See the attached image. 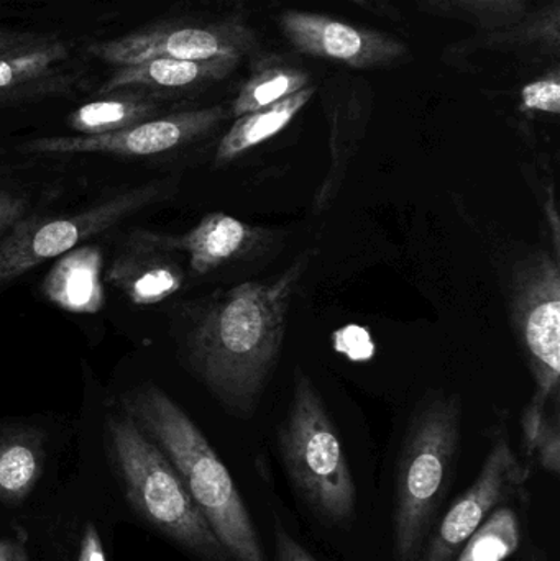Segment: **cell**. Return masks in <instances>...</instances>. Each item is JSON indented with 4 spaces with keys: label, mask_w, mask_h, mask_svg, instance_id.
I'll use <instances>...</instances> for the list:
<instances>
[{
    "label": "cell",
    "mask_w": 560,
    "mask_h": 561,
    "mask_svg": "<svg viewBox=\"0 0 560 561\" xmlns=\"http://www.w3.org/2000/svg\"><path fill=\"white\" fill-rule=\"evenodd\" d=\"M312 253H301L273 278L230 287L209 304L191 330L190 353L197 375L237 417H250L259 408Z\"/></svg>",
    "instance_id": "cell-1"
},
{
    "label": "cell",
    "mask_w": 560,
    "mask_h": 561,
    "mask_svg": "<svg viewBox=\"0 0 560 561\" xmlns=\"http://www.w3.org/2000/svg\"><path fill=\"white\" fill-rule=\"evenodd\" d=\"M132 421L167 455L232 561H266L259 530L227 470L193 419L157 386L124 399Z\"/></svg>",
    "instance_id": "cell-2"
},
{
    "label": "cell",
    "mask_w": 560,
    "mask_h": 561,
    "mask_svg": "<svg viewBox=\"0 0 560 561\" xmlns=\"http://www.w3.org/2000/svg\"><path fill=\"white\" fill-rule=\"evenodd\" d=\"M462 401L437 394L421 402L401 442L395 477L393 552L416 561L441 517L457 477Z\"/></svg>",
    "instance_id": "cell-3"
},
{
    "label": "cell",
    "mask_w": 560,
    "mask_h": 561,
    "mask_svg": "<svg viewBox=\"0 0 560 561\" xmlns=\"http://www.w3.org/2000/svg\"><path fill=\"white\" fill-rule=\"evenodd\" d=\"M278 451L296 496L325 526H345L357 514V486L322 396L296 368L292 404L278 428Z\"/></svg>",
    "instance_id": "cell-4"
},
{
    "label": "cell",
    "mask_w": 560,
    "mask_h": 561,
    "mask_svg": "<svg viewBox=\"0 0 560 561\" xmlns=\"http://www.w3.org/2000/svg\"><path fill=\"white\" fill-rule=\"evenodd\" d=\"M108 434L132 507L196 559L232 561L158 445L130 417H112Z\"/></svg>",
    "instance_id": "cell-5"
},
{
    "label": "cell",
    "mask_w": 560,
    "mask_h": 561,
    "mask_svg": "<svg viewBox=\"0 0 560 561\" xmlns=\"http://www.w3.org/2000/svg\"><path fill=\"white\" fill-rule=\"evenodd\" d=\"M510 312L536 386L522 419L523 447L533 458L546 425L559 419L560 268L552 253L535 252L516 266Z\"/></svg>",
    "instance_id": "cell-6"
},
{
    "label": "cell",
    "mask_w": 560,
    "mask_h": 561,
    "mask_svg": "<svg viewBox=\"0 0 560 561\" xmlns=\"http://www.w3.org/2000/svg\"><path fill=\"white\" fill-rule=\"evenodd\" d=\"M161 184H147L117 194L82 213L52 219H22L0 239V283L25 275L48 260L65 253L122 220L151 206L163 194Z\"/></svg>",
    "instance_id": "cell-7"
},
{
    "label": "cell",
    "mask_w": 560,
    "mask_h": 561,
    "mask_svg": "<svg viewBox=\"0 0 560 561\" xmlns=\"http://www.w3.org/2000/svg\"><path fill=\"white\" fill-rule=\"evenodd\" d=\"M529 468L506 434H496L472 486L439 517L416 561H454L469 537L496 506L528 497Z\"/></svg>",
    "instance_id": "cell-8"
},
{
    "label": "cell",
    "mask_w": 560,
    "mask_h": 561,
    "mask_svg": "<svg viewBox=\"0 0 560 561\" xmlns=\"http://www.w3.org/2000/svg\"><path fill=\"white\" fill-rule=\"evenodd\" d=\"M259 36L240 20L203 25H158L121 38L92 43L89 53L107 65L128 66L153 58L207 59L243 56L259 49Z\"/></svg>",
    "instance_id": "cell-9"
},
{
    "label": "cell",
    "mask_w": 560,
    "mask_h": 561,
    "mask_svg": "<svg viewBox=\"0 0 560 561\" xmlns=\"http://www.w3.org/2000/svg\"><path fill=\"white\" fill-rule=\"evenodd\" d=\"M226 117V108L214 105L150 118L112 134L36 138L25 145V151L38 154L104 153L118 157H153L204 137Z\"/></svg>",
    "instance_id": "cell-10"
},
{
    "label": "cell",
    "mask_w": 560,
    "mask_h": 561,
    "mask_svg": "<svg viewBox=\"0 0 560 561\" xmlns=\"http://www.w3.org/2000/svg\"><path fill=\"white\" fill-rule=\"evenodd\" d=\"M279 28L296 51L351 68L390 65L408 51L397 36L322 13L286 10L279 15Z\"/></svg>",
    "instance_id": "cell-11"
},
{
    "label": "cell",
    "mask_w": 560,
    "mask_h": 561,
    "mask_svg": "<svg viewBox=\"0 0 560 561\" xmlns=\"http://www.w3.org/2000/svg\"><path fill=\"white\" fill-rule=\"evenodd\" d=\"M273 233L250 226L224 213L207 214L196 227L180 237L141 233L138 243L150 250H178L187 253L196 275H207L227 263L247 259L259 252Z\"/></svg>",
    "instance_id": "cell-12"
},
{
    "label": "cell",
    "mask_w": 560,
    "mask_h": 561,
    "mask_svg": "<svg viewBox=\"0 0 560 561\" xmlns=\"http://www.w3.org/2000/svg\"><path fill=\"white\" fill-rule=\"evenodd\" d=\"M240 58L207 59V61H186V59L153 58L137 65L118 66L117 71L104 82L101 94H114L125 89H183L201 88L210 82L222 81L232 75Z\"/></svg>",
    "instance_id": "cell-13"
},
{
    "label": "cell",
    "mask_w": 560,
    "mask_h": 561,
    "mask_svg": "<svg viewBox=\"0 0 560 561\" xmlns=\"http://www.w3.org/2000/svg\"><path fill=\"white\" fill-rule=\"evenodd\" d=\"M104 256L99 247H76L59 256L43 279L42 290L49 302L71 313H98L104 309L102 283Z\"/></svg>",
    "instance_id": "cell-14"
},
{
    "label": "cell",
    "mask_w": 560,
    "mask_h": 561,
    "mask_svg": "<svg viewBox=\"0 0 560 561\" xmlns=\"http://www.w3.org/2000/svg\"><path fill=\"white\" fill-rule=\"evenodd\" d=\"M329 115H331L329 117L331 121V168L316 194V213L328 210L341 191L348 163L357 150L358 141L364 137L365 125L370 115V102L365 101V98H362V92H358L357 95H352L345 102L335 101L329 108Z\"/></svg>",
    "instance_id": "cell-15"
},
{
    "label": "cell",
    "mask_w": 560,
    "mask_h": 561,
    "mask_svg": "<svg viewBox=\"0 0 560 561\" xmlns=\"http://www.w3.org/2000/svg\"><path fill=\"white\" fill-rule=\"evenodd\" d=\"M315 94V85H308L276 104L266 105L259 111L237 117L232 127L219 141V147L216 150V163H230L285 130L292 124L293 118L309 104Z\"/></svg>",
    "instance_id": "cell-16"
},
{
    "label": "cell",
    "mask_w": 560,
    "mask_h": 561,
    "mask_svg": "<svg viewBox=\"0 0 560 561\" xmlns=\"http://www.w3.org/2000/svg\"><path fill=\"white\" fill-rule=\"evenodd\" d=\"M45 448L35 431H0V503L19 506L43 474Z\"/></svg>",
    "instance_id": "cell-17"
},
{
    "label": "cell",
    "mask_w": 560,
    "mask_h": 561,
    "mask_svg": "<svg viewBox=\"0 0 560 561\" xmlns=\"http://www.w3.org/2000/svg\"><path fill=\"white\" fill-rule=\"evenodd\" d=\"M135 306H153L183 287L180 266L160 256L132 255L118 260L108 275Z\"/></svg>",
    "instance_id": "cell-18"
},
{
    "label": "cell",
    "mask_w": 560,
    "mask_h": 561,
    "mask_svg": "<svg viewBox=\"0 0 560 561\" xmlns=\"http://www.w3.org/2000/svg\"><path fill=\"white\" fill-rule=\"evenodd\" d=\"M528 497L500 504L479 529L464 543L454 561H506L512 559L525 540L526 520L522 503Z\"/></svg>",
    "instance_id": "cell-19"
},
{
    "label": "cell",
    "mask_w": 560,
    "mask_h": 561,
    "mask_svg": "<svg viewBox=\"0 0 560 561\" xmlns=\"http://www.w3.org/2000/svg\"><path fill=\"white\" fill-rule=\"evenodd\" d=\"M157 104L150 98L138 94L114 95L101 101L88 102L72 111L66 124L79 135H104L124 130L132 125L150 121Z\"/></svg>",
    "instance_id": "cell-20"
},
{
    "label": "cell",
    "mask_w": 560,
    "mask_h": 561,
    "mask_svg": "<svg viewBox=\"0 0 560 561\" xmlns=\"http://www.w3.org/2000/svg\"><path fill=\"white\" fill-rule=\"evenodd\" d=\"M309 81L311 76L295 66L285 62H262L240 89L230 107V114L236 118L242 117L249 112L276 104L308 88Z\"/></svg>",
    "instance_id": "cell-21"
},
{
    "label": "cell",
    "mask_w": 560,
    "mask_h": 561,
    "mask_svg": "<svg viewBox=\"0 0 560 561\" xmlns=\"http://www.w3.org/2000/svg\"><path fill=\"white\" fill-rule=\"evenodd\" d=\"M69 58L62 39L45 36L35 45L0 55V94L43 81Z\"/></svg>",
    "instance_id": "cell-22"
},
{
    "label": "cell",
    "mask_w": 560,
    "mask_h": 561,
    "mask_svg": "<svg viewBox=\"0 0 560 561\" xmlns=\"http://www.w3.org/2000/svg\"><path fill=\"white\" fill-rule=\"evenodd\" d=\"M559 3L541 10L529 19L512 23L506 28L485 35V42L492 46L542 45L559 48Z\"/></svg>",
    "instance_id": "cell-23"
},
{
    "label": "cell",
    "mask_w": 560,
    "mask_h": 561,
    "mask_svg": "<svg viewBox=\"0 0 560 561\" xmlns=\"http://www.w3.org/2000/svg\"><path fill=\"white\" fill-rule=\"evenodd\" d=\"M523 112L560 114V75L552 69L548 75L529 82L522 91Z\"/></svg>",
    "instance_id": "cell-24"
},
{
    "label": "cell",
    "mask_w": 560,
    "mask_h": 561,
    "mask_svg": "<svg viewBox=\"0 0 560 561\" xmlns=\"http://www.w3.org/2000/svg\"><path fill=\"white\" fill-rule=\"evenodd\" d=\"M480 19L513 20L515 23L525 12L529 0H446Z\"/></svg>",
    "instance_id": "cell-25"
},
{
    "label": "cell",
    "mask_w": 560,
    "mask_h": 561,
    "mask_svg": "<svg viewBox=\"0 0 560 561\" xmlns=\"http://www.w3.org/2000/svg\"><path fill=\"white\" fill-rule=\"evenodd\" d=\"M536 460L548 473L559 474L560 471V419L549 422L536 444Z\"/></svg>",
    "instance_id": "cell-26"
},
{
    "label": "cell",
    "mask_w": 560,
    "mask_h": 561,
    "mask_svg": "<svg viewBox=\"0 0 560 561\" xmlns=\"http://www.w3.org/2000/svg\"><path fill=\"white\" fill-rule=\"evenodd\" d=\"M275 561H318L292 534L282 520H275Z\"/></svg>",
    "instance_id": "cell-27"
},
{
    "label": "cell",
    "mask_w": 560,
    "mask_h": 561,
    "mask_svg": "<svg viewBox=\"0 0 560 561\" xmlns=\"http://www.w3.org/2000/svg\"><path fill=\"white\" fill-rule=\"evenodd\" d=\"M28 203L16 194L0 191V239L13 229V226L25 219Z\"/></svg>",
    "instance_id": "cell-28"
},
{
    "label": "cell",
    "mask_w": 560,
    "mask_h": 561,
    "mask_svg": "<svg viewBox=\"0 0 560 561\" xmlns=\"http://www.w3.org/2000/svg\"><path fill=\"white\" fill-rule=\"evenodd\" d=\"M78 561H107L105 559L104 546H102L101 536L98 527L88 524L82 533L81 547H79Z\"/></svg>",
    "instance_id": "cell-29"
},
{
    "label": "cell",
    "mask_w": 560,
    "mask_h": 561,
    "mask_svg": "<svg viewBox=\"0 0 560 561\" xmlns=\"http://www.w3.org/2000/svg\"><path fill=\"white\" fill-rule=\"evenodd\" d=\"M43 38L45 36L35 35V33L10 32V30L0 28V55L35 45Z\"/></svg>",
    "instance_id": "cell-30"
},
{
    "label": "cell",
    "mask_w": 560,
    "mask_h": 561,
    "mask_svg": "<svg viewBox=\"0 0 560 561\" xmlns=\"http://www.w3.org/2000/svg\"><path fill=\"white\" fill-rule=\"evenodd\" d=\"M0 561H30L23 539H0Z\"/></svg>",
    "instance_id": "cell-31"
},
{
    "label": "cell",
    "mask_w": 560,
    "mask_h": 561,
    "mask_svg": "<svg viewBox=\"0 0 560 561\" xmlns=\"http://www.w3.org/2000/svg\"><path fill=\"white\" fill-rule=\"evenodd\" d=\"M528 561H549L546 553L542 550L536 549L533 550L532 556H529Z\"/></svg>",
    "instance_id": "cell-32"
},
{
    "label": "cell",
    "mask_w": 560,
    "mask_h": 561,
    "mask_svg": "<svg viewBox=\"0 0 560 561\" xmlns=\"http://www.w3.org/2000/svg\"><path fill=\"white\" fill-rule=\"evenodd\" d=\"M351 2L357 3L361 7H372L377 0H351Z\"/></svg>",
    "instance_id": "cell-33"
}]
</instances>
